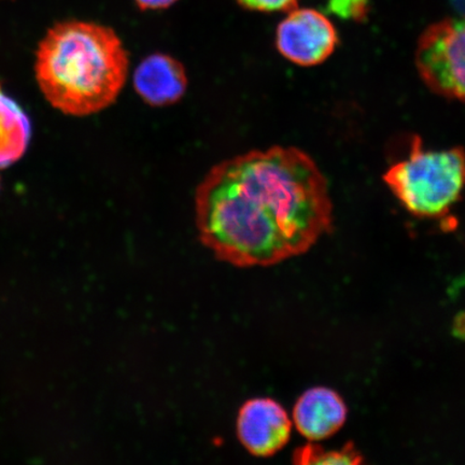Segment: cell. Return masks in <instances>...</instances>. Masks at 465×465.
<instances>
[{
  "instance_id": "cell-1",
  "label": "cell",
  "mask_w": 465,
  "mask_h": 465,
  "mask_svg": "<svg viewBox=\"0 0 465 465\" xmlns=\"http://www.w3.org/2000/svg\"><path fill=\"white\" fill-rule=\"evenodd\" d=\"M203 246L236 267L300 257L333 228L329 183L305 151L275 145L218 163L195 191Z\"/></svg>"
},
{
  "instance_id": "cell-2",
  "label": "cell",
  "mask_w": 465,
  "mask_h": 465,
  "mask_svg": "<svg viewBox=\"0 0 465 465\" xmlns=\"http://www.w3.org/2000/svg\"><path fill=\"white\" fill-rule=\"evenodd\" d=\"M129 54L114 29L66 21L49 29L36 52L37 84L61 113L102 112L120 95L129 75Z\"/></svg>"
},
{
  "instance_id": "cell-3",
  "label": "cell",
  "mask_w": 465,
  "mask_h": 465,
  "mask_svg": "<svg viewBox=\"0 0 465 465\" xmlns=\"http://www.w3.org/2000/svg\"><path fill=\"white\" fill-rule=\"evenodd\" d=\"M382 178L412 216L440 219L460 201L465 190V151L428 149L415 137L409 153L389 167Z\"/></svg>"
},
{
  "instance_id": "cell-4",
  "label": "cell",
  "mask_w": 465,
  "mask_h": 465,
  "mask_svg": "<svg viewBox=\"0 0 465 465\" xmlns=\"http://www.w3.org/2000/svg\"><path fill=\"white\" fill-rule=\"evenodd\" d=\"M415 60L423 83L436 94L465 102V16L426 29Z\"/></svg>"
},
{
  "instance_id": "cell-5",
  "label": "cell",
  "mask_w": 465,
  "mask_h": 465,
  "mask_svg": "<svg viewBox=\"0 0 465 465\" xmlns=\"http://www.w3.org/2000/svg\"><path fill=\"white\" fill-rule=\"evenodd\" d=\"M339 35L333 23L315 9L294 8L279 23L276 48L287 61L313 67L334 54Z\"/></svg>"
},
{
  "instance_id": "cell-6",
  "label": "cell",
  "mask_w": 465,
  "mask_h": 465,
  "mask_svg": "<svg viewBox=\"0 0 465 465\" xmlns=\"http://www.w3.org/2000/svg\"><path fill=\"white\" fill-rule=\"evenodd\" d=\"M242 445L255 457H272L288 444L292 421L277 401L255 398L241 407L236 423Z\"/></svg>"
},
{
  "instance_id": "cell-7",
  "label": "cell",
  "mask_w": 465,
  "mask_h": 465,
  "mask_svg": "<svg viewBox=\"0 0 465 465\" xmlns=\"http://www.w3.org/2000/svg\"><path fill=\"white\" fill-rule=\"evenodd\" d=\"M188 84L183 63L163 54L143 58L133 75L134 89L153 107H167L178 103L187 92Z\"/></svg>"
},
{
  "instance_id": "cell-8",
  "label": "cell",
  "mask_w": 465,
  "mask_h": 465,
  "mask_svg": "<svg viewBox=\"0 0 465 465\" xmlns=\"http://www.w3.org/2000/svg\"><path fill=\"white\" fill-rule=\"evenodd\" d=\"M348 409L341 394L325 387L308 389L296 401L293 422L296 430L312 441L331 438L344 427Z\"/></svg>"
},
{
  "instance_id": "cell-9",
  "label": "cell",
  "mask_w": 465,
  "mask_h": 465,
  "mask_svg": "<svg viewBox=\"0 0 465 465\" xmlns=\"http://www.w3.org/2000/svg\"><path fill=\"white\" fill-rule=\"evenodd\" d=\"M31 135L28 115L0 87V170L14 165L25 154Z\"/></svg>"
},
{
  "instance_id": "cell-10",
  "label": "cell",
  "mask_w": 465,
  "mask_h": 465,
  "mask_svg": "<svg viewBox=\"0 0 465 465\" xmlns=\"http://www.w3.org/2000/svg\"><path fill=\"white\" fill-rule=\"evenodd\" d=\"M295 464H325V465H357L364 462L362 453L356 446L348 443L341 450L325 451L322 447L308 444L296 450L293 453Z\"/></svg>"
},
{
  "instance_id": "cell-11",
  "label": "cell",
  "mask_w": 465,
  "mask_h": 465,
  "mask_svg": "<svg viewBox=\"0 0 465 465\" xmlns=\"http://www.w3.org/2000/svg\"><path fill=\"white\" fill-rule=\"evenodd\" d=\"M242 7L259 13H289L298 7L299 0H237Z\"/></svg>"
},
{
  "instance_id": "cell-12",
  "label": "cell",
  "mask_w": 465,
  "mask_h": 465,
  "mask_svg": "<svg viewBox=\"0 0 465 465\" xmlns=\"http://www.w3.org/2000/svg\"><path fill=\"white\" fill-rule=\"evenodd\" d=\"M330 9L344 19H359L366 13L365 0H331Z\"/></svg>"
},
{
  "instance_id": "cell-13",
  "label": "cell",
  "mask_w": 465,
  "mask_h": 465,
  "mask_svg": "<svg viewBox=\"0 0 465 465\" xmlns=\"http://www.w3.org/2000/svg\"><path fill=\"white\" fill-rule=\"evenodd\" d=\"M142 10H161L170 8L178 0H135Z\"/></svg>"
},
{
  "instance_id": "cell-14",
  "label": "cell",
  "mask_w": 465,
  "mask_h": 465,
  "mask_svg": "<svg viewBox=\"0 0 465 465\" xmlns=\"http://www.w3.org/2000/svg\"><path fill=\"white\" fill-rule=\"evenodd\" d=\"M451 332L458 340L465 341V311L459 312L453 319Z\"/></svg>"
}]
</instances>
